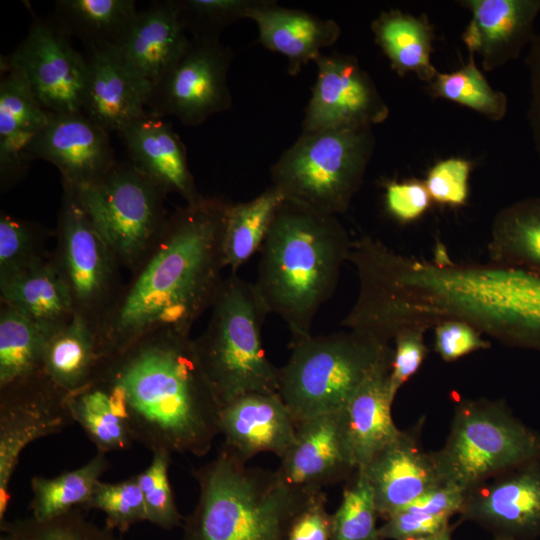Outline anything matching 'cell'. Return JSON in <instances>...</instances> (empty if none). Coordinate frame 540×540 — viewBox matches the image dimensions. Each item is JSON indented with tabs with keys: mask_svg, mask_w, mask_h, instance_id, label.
I'll return each instance as SVG.
<instances>
[{
	"mask_svg": "<svg viewBox=\"0 0 540 540\" xmlns=\"http://www.w3.org/2000/svg\"><path fill=\"white\" fill-rule=\"evenodd\" d=\"M228 205L219 197L201 196L168 215L155 246L124 283L97 329L100 360L151 333L190 335L224 279Z\"/></svg>",
	"mask_w": 540,
	"mask_h": 540,
	"instance_id": "cell-1",
	"label": "cell"
},
{
	"mask_svg": "<svg viewBox=\"0 0 540 540\" xmlns=\"http://www.w3.org/2000/svg\"><path fill=\"white\" fill-rule=\"evenodd\" d=\"M94 379L108 391L133 441L152 453L201 457L220 434L221 404L190 335L148 334L101 359Z\"/></svg>",
	"mask_w": 540,
	"mask_h": 540,
	"instance_id": "cell-2",
	"label": "cell"
},
{
	"mask_svg": "<svg viewBox=\"0 0 540 540\" xmlns=\"http://www.w3.org/2000/svg\"><path fill=\"white\" fill-rule=\"evenodd\" d=\"M352 241L336 215L285 199L259 250L255 288L269 314L286 324L291 343L310 336L334 294Z\"/></svg>",
	"mask_w": 540,
	"mask_h": 540,
	"instance_id": "cell-3",
	"label": "cell"
},
{
	"mask_svg": "<svg viewBox=\"0 0 540 540\" xmlns=\"http://www.w3.org/2000/svg\"><path fill=\"white\" fill-rule=\"evenodd\" d=\"M193 476L199 498L184 520L181 540H284L313 495L292 490L275 471L247 467L224 446Z\"/></svg>",
	"mask_w": 540,
	"mask_h": 540,
	"instance_id": "cell-4",
	"label": "cell"
},
{
	"mask_svg": "<svg viewBox=\"0 0 540 540\" xmlns=\"http://www.w3.org/2000/svg\"><path fill=\"white\" fill-rule=\"evenodd\" d=\"M210 309L194 344L221 407L247 393H278L279 368L267 357L262 339L269 313L254 283L230 272Z\"/></svg>",
	"mask_w": 540,
	"mask_h": 540,
	"instance_id": "cell-5",
	"label": "cell"
},
{
	"mask_svg": "<svg viewBox=\"0 0 540 540\" xmlns=\"http://www.w3.org/2000/svg\"><path fill=\"white\" fill-rule=\"evenodd\" d=\"M392 350L388 342L354 329L310 335L291 343L279 368V395L296 422L344 410L357 389Z\"/></svg>",
	"mask_w": 540,
	"mask_h": 540,
	"instance_id": "cell-6",
	"label": "cell"
},
{
	"mask_svg": "<svg viewBox=\"0 0 540 540\" xmlns=\"http://www.w3.org/2000/svg\"><path fill=\"white\" fill-rule=\"evenodd\" d=\"M374 143L372 127L301 132L270 168L272 185L287 200L343 213L361 187Z\"/></svg>",
	"mask_w": 540,
	"mask_h": 540,
	"instance_id": "cell-7",
	"label": "cell"
},
{
	"mask_svg": "<svg viewBox=\"0 0 540 540\" xmlns=\"http://www.w3.org/2000/svg\"><path fill=\"white\" fill-rule=\"evenodd\" d=\"M444 485L465 493L540 458V436L501 401L465 400L454 412L444 446L433 452Z\"/></svg>",
	"mask_w": 540,
	"mask_h": 540,
	"instance_id": "cell-8",
	"label": "cell"
},
{
	"mask_svg": "<svg viewBox=\"0 0 540 540\" xmlns=\"http://www.w3.org/2000/svg\"><path fill=\"white\" fill-rule=\"evenodd\" d=\"M72 189L121 268L135 271L163 231L168 194L130 161H117L96 181Z\"/></svg>",
	"mask_w": 540,
	"mask_h": 540,
	"instance_id": "cell-9",
	"label": "cell"
},
{
	"mask_svg": "<svg viewBox=\"0 0 540 540\" xmlns=\"http://www.w3.org/2000/svg\"><path fill=\"white\" fill-rule=\"evenodd\" d=\"M62 188L51 260L69 291L75 315L97 332L124 285L121 266L74 190L66 184Z\"/></svg>",
	"mask_w": 540,
	"mask_h": 540,
	"instance_id": "cell-10",
	"label": "cell"
},
{
	"mask_svg": "<svg viewBox=\"0 0 540 540\" xmlns=\"http://www.w3.org/2000/svg\"><path fill=\"white\" fill-rule=\"evenodd\" d=\"M233 58L219 39H194L172 66L152 86L147 105L152 116L176 117L197 126L209 117L229 110L232 97L227 74Z\"/></svg>",
	"mask_w": 540,
	"mask_h": 540,
	"instance_id": "cell-11",
	"label": "cell"
},
{
	"mask_svg": "<svg viewBox=\"0 0 540 540\" xmlns=\"http://www.w3.org/2000/svg\"><path fill=\"white\" fill-rule=\"evenodd\" d=\"M68 396L44 371L0 388V525L7 521L10 484L22 451L74 423Z\"/></svg>",
	"mask_w": 540,
	"mask_h": 540,
	"instance_id": "cell-12",
	"label": "cell"
},
{
	"mask_svg": "<svg viewBox=\"0 0 540 540\" xmlns=\"http://www.w3.org/2000/svg\"><path fill=\"white\" fill-rule=\"evenodd\" d=\"M1 66L17 70L48 112L82 113L87 59L55 23L34 19L17 48L1 57Z\"/></svg>",
	"mask_w": 540,
	"mask_h": 540,
	"instance_id": "cell-13",
	"label": "cell"
},
{
	"mask_svg": "<svg viewBox=\"0 0 540 540\" xmlns=\"http://www.w3.org/2000/svg\"><path fill=\"white\" fill-rule=\"evenodd\" d=\"M302 132L372 127L389 109L369 75L350 55L320 54Z\"/></svg>",
	"mask_w": 540,
	"mask_h": 540,
	"instance_id": "cell-14",
	"label": "cell"
},
{
	"mask_svg": "<svg viewBox=\"0 0 540 540\" xmlns=\"http://www.w3.org/2000/svg\"><path fill=\"white\" fill-rule=\"evenodd\" d=\"M459 514L500 540L540 537V462L512 468L464 493Z\"/></svg>",
	"mask_w": 540,
	"mask_h": 540,
	"instance_id": "cell-15",
	"label": "cell"
},
{
	"mask_svg": "<svg viewBox=\"0 0 540 540\" xmlns=\"http://www.w3.org/2000/svg\"><path fill=\"white\" fill-rule=\"evenodd\" d=\"M275 471L289 488L303 494L323 491L357 470L345 410L297 423L293 443Z\"/></svg>",
	"mask_w": 540,
	"mask_h": 540,
	"instance_id": "cell-16",
	"label": "cell"
},
{
	"mask_svg": "<svg viewBox=\"0 0 540 540\" xmlns=\"http://www.w3.org/2000/svg\"><path fill=\"white\" fill-rule=\"evenodd\" d=\"M33 156L55 165L61 183L74 189L96 181L117 162L109 133L83 113L52 114Z\"/></svg>",
	"mask_w": 540,
	"mask_h": 540,
	"instance_id": "cell-17",
	"label": "cell"
},
{
	"mask_svg": "<svg viewBox=\"0 0 540 540\" xmlns=\"http://www.w3.org/2000/svg\"><path fill=\"white\" fill-rule=\"evenodd\" d=\"M375 505L384 520L428 491L444 485L433 452L420 446L415 432L400 433L365 467Z\"/></svg>",
	"mask_w": 540,
	"mask_h": 540,
	"instance_id": "cell-18",
	"label": "cell"
},
{
	"mask_svg": "<svg viewBox=\"0 0 540 540\" xmlns=\"http://www.w3.org/2000/svg\"><path fill=\"white\" fill-rule=\"evenodd\" d=\"M296 429L297 422L279 393H247L221 407L223 446L245 463L262 452L281 458Z\"/></svg>",
	"mask_w": 540,
	"mask_h": 540,
	"instance_id": "cell-19",
	"label": "cell"
},
{
	"mask_svg": "<svg viewBox=\"0 0 540 540\" xmlns=\"http://www.w3.org/2000/svg\"><path fill=\"white\" fill-rule=\"evenodd\" d=\"M82 113L108 133L145 116L152 86L113 47L90 50Z\"/></svg>",
	"mask_w": 540,
	"mask_h": 540,
	"instance_id": "cell-20",
	"label": "cell"
},
{
	"mask_svg": "<svg viewBox=\"0 0 540 540\" xmlns=\"http://www.w3.org/2000/svg\"><path fill=\"white\" fill-rule=\"evenodd\" d=\"M472 12L462 39L470 54H479L491 71L516 59L533 40L540 0H468Z\"/></svg>",
	"mask_w": 540,
	"mask_h": 540,
	"instance_id": "cell-21",
	"label": "cell"
},
{
	"mask_svg": "<svg viewBox=\"0 0 540 540\" xmlns=\"http://www.w3.org/2000/svg\"><path fill=\"white\" fill-rule=\"evenodd\" d=\"M5 71L0 82V191L17 185L34 161L33 148L52 113L39 103L24 77Z\"/></svg>",
	"mask_w": 540,
	"mask_h": 540,
	"instance_id": "cell-22",
	"label": "cell"
},
{
	"mask_svg": "<svg viewBox=\"0 0 540 540\" xmlns=\"http://www.w3.org/2000/svg\"><path fill=\"white\" fill-rule=\"evenodd\" d=\"M190 43L176 0L156 2L137 16L112 46L151 86L178 61Z\"/></svg>",
	"mask_w": 540,
	"mask_h": 540,
	"instance_id": "cell-23",
	"label": "cell"
},
{
	"mask_svg": "<svg viewBox=\"0 0 540 540\" xmlns=\"http://www.w3.org/2000/svg\"><path fill=\"white\" fill-rule=\"evenodd\" d=\"M130 162L167 194L176 193L186 203L197 201L186 149L171 125L147 113L119 133Z\"/></svg>",
	"mask_w": 540,
	"mask_h": 540,
	"instance_id": "cell-24",
	"label": "cell"
},
{
	"mask_svg": "<svg viewBox=\"0 0 540 540\" xmlns=\"http://www.w3.org/2000/svg\"><path fill=\"white\" fill-rule=\"evenodd\" d=\"M246 19L255 22L259 42L265 48L287 59L288 72L292 76L310 61H315L341 33L339 25L332 19L281 7L269 0H256Z\"/></svg>",
	"mask_w": 540,
	"mask_h": 540,
	"instance_id": "cell-25",
	"label": "cell"
},
{
	"mask_svg": "<svg viewBox=\"0 0 540 540\" xmlns=\"http://www.w3.org/2000/svg\"><path fill=\"white\" fill-rule=\"evenodd\" d=\"M392 350L357 389L345 410L357 469L363 468L400 433L392 418Z\"/></svg>",
	"mask_w": 540,
	"mask_h": 540,
	"instance_id": "cell-26",
	"label": "cell"
},
{
	"mask_svg": "<svg viewBox=\"0 0 540 540\" xmlns=\"http://www.w3.org/2000/svg\"><path fill=\"white\" fill-rule=\"evenodd\" d=\"M0 301L22 312L50 336L75 315L69 291L51 258L0 278Z\"/></svg>",
	"mask_w": 540,
	"mask_h": 540,
	"instance_id": "cell-27",
	"label": "cell"
},
{
	"mask_svg": "<svg viewBox=\"0 0 540 540\" xmlns=\"http://www.w3.org/2000/svg\"><path fill=\"white\" fill-rule=\"evenodd\" d=\"M99 363L97 332L77 315L49 337L42 360L46 375L69 394L92 382Z\"/></svg>",
	"mask_w": 540,
	"mask_h": 540,
	"instance_id": "cell-28",
	"label": "cell"
},
{
	"mask_svg": "<svg viewBox=\"0 0 540 540\" xmlns=\"http://www.w3.org/2000/svg\"><path fill=\"white\" fill-rule=\"evenodd\" d=\"M491 262L540 275V197L499 211L488 243Z\"/></svg>",
	"mask_w": 540,
	"mask_h": 540,
	"instance_id": "cell-29",
	"label": "cell"
},
{
	"mask_svg": "<svg viewBox=\"0 0 540 540\" xmlns=\"http://www.w3.org/2000/svg\"><path fill=\"white\" fill-rule=\"evenodd\" d=\"M139 11L133 0H58L56 26L90 50L114 46Z\"/></svg>",
	"mask_w": 540,
	"mask_h": 540,
	"instance_id": "cell-30",
	"label": "cell"
},
{
	"mask_svg": "<svg viewBox=\"0 0 540 540\" xmlns=\"http://www.w3.org/2000/svg\"><path fill=\"white\" fill-rule=\"evenodd\" d=\"M372 31L397 73L414 72L428 82L437 75L430 58L432 30L423 17L417 18L399 10L386 11L373 21Z\"/></svg>",
	"mask_w": 540,
	"mask_h": 540,
	"instance_id": "cell-31",
	"label": "cell"
},
{
	"mask_svg": "<svg viewBox=\"0 0 540 540\" xmlns=\"http://www.w3.org/2000/svg\"><path fill=\"white\" fill-rule=\"evenodd\" d=\"M284 200L283 194L271 185L249 201L229 203L224 223L223 259L231 273H237L259 252Z\"/></svg>",
	"mask_w": 540,
	"mask_h": 540,
	"instance_id": "cell-32",
	"label": "cell"
},
{
	"mask_svg": "<svg viewBox=\"0 0 540 540\" xmlns=\"http://www.w3.org/2000/svg\"><path fill=\"white\" fill-rule=\"evenodd\" d=\"M108 467L106 453L97 451L90 461L77 469L53 478L32 477L31 516L46 521L75 509L85 511L96 484Z\"/></svg>",
	"mask_w": 540,
	"mask_h": 540,
	"instance_id": "cell-33",
	"label": "cell"
},
{
	"mask_svg": "<svg viewBox=\"0 0 540 540\" xmlns=\"http://www.w3.org/2000/svg\"><path fill=\"white\" fill-rule=\"evenodd\" d=\"M49 337L29 317L0 301V388L43 371Z\"/></svg>",
	"mask_w": 540,
	"mask_h": 540,
	"instance_id": "cell-34",
	"label": "cell"
},
{
	"mask_svg": "<svg viewBox=\"0 0 540 540\" xmlns=\"http://www.w3.org/2000/svg\"><path fill=\"white\" fill-rule=\"evenodd\" d=\"M464 493L448 485L438 486L396 511L379 527L383 540H409L449 528V519L459 513Z\"/></svg>",
	"mask_w": 540,
	"mask_h": 540,
	"instance_id": "cell-35",
	"label": "cell"
},
{
	"mask_svg": "<svg viewBox=\"0 0 540 540\" xmlns=\"http://www.w3.org/2000/svg\"><path fill=\"white\" fill-rule=\"evenodd\" d=\"M68 403L74 422L84 430L97 451L126 450L133 438L125 421L118 416L104 385L94 379L82 389L70 393Z\"/></svg>",
	"mask_w": 540,
	"mask_h": 540,
	"instance_id": "cell-36",
	"label": "cell"
},
{
	"mask_svg": "<svg viewBox=\"0 0 540 540\" xmlns=\"http://www.w3.org/2000/svg\"><path fill=\"white\" fill-rule=\"evenodd\" d=\"M56 230L3 211L0 214V278L8 277L51 258L48 242Z\"/></svg>",
	"mask_w": 540,
	"mask_h": 540,
	"instance_id": "cell-37",
	"label": "cell"
},
{
	"mask_svg": "<svg viewBox=\"0 0 540 540\" xmlns=\"http://www.w3.org/2000/svg\"><path fill=\"white\" fill-rule=\"evenodd\" d=\"M431 91L444 98L471 108L492 120L502 119L507 110V99L488 84L477 68L471 54L466 65L452 73H437L431 81Z\"/></svg>",
	"mask_w": 540,
	"mask_h": 540,
	"instance_id": "cell-38",
	"label": "cell"
},
{
	"mask_svg": "<svg viewBox=\"0 0 540 540\" xmlns=\"http://www.w3.org/2000/svg\"><path fill=\"white\" fill-rule=\"evenodd\" d=\"M0 540H122L113 530L88 520L75 509L59 517L39 521L33 516L0 525Z\"/></svg>",
	"mask_w": 540,
	"mask_h": 540,
	"instance_id": "cell-39",
	"label": "cell"
},
{
	"mask_svg": "<svg viewBox=\"0 0 540 540\" xmlns=\"http://www.w3.org/2000/svg\"><path fill=\"white\" fill-rule=\"evenodd\" d=\"M356 471L355 480L344 489L341 502L332 514L330 540H383L377 526L379 514L372 489L363 472Z\"/></svg>",
	"mask_w": 540,
	"mask_h": 540,
	"instance_id": "cell-40",
	"label": "cell"
},
{
	"mask_svg": "<svg viewBox=\"0 0 540 540\" xmlns=\"http://www.w3.org/2000/svg\"><path fill=\"white\" fill-rule=\"evenodd\" d=\"M105 514V526L120 533L136 523L147 521L143 493L136 475L117 483L99 481L85 507Z\"/></svg>",
	"mask_w": 540,
	"mask_h": 540,
	"instance_id": "cell-41",
	"label": "cell"
},
{
	"mask_svg": "<svg viewBox=\"0 0 540 540\" xmlns=\"http://www.w3.org/2000/svg\"><path fill=\"white\" fill-rule=\"evenodd\" d=\"M152 454L150 465L136 475L144 497L147 521L163 530H172L183 526L185 520L176 506L168 477L172 454L164 450Z\"/></svg>",
	"mask_w": 540,
	"mask_h": 540,
	"instance_id": "cell-42",
	"label": "cell"
},
{
	"mask_svg": "<svg viewBox=\"0 0 540 540\" xmlns=\"http://www.w3.org/2000/svg\"><path fill=\"white\" fill-rule=\"evenodd\" d=\"M191 38L219 39L221 31L246 18L256 0H176Z\"/></svg>",
	"mask_w": 540,
	"mask_h": 540,
	"instance_id": "cell-43",
	"label": "cell"
},
{
	"mask_svg": "<svg viewBox=\"0 0 540 540\" xmlns=\"http://www.w3.org/2000/svg\"><path fill=\"white\" fill-rule=\"evenodd\" d=\"M471 163L462 158H449L436 163L424 182L434 201L444 205H463L468 196Z\"/></svg>",
	"mask_w": 540,
	"mask_h": 540,
	"instance_id": "cell-44",
	"label": "cell"
},
{
	"mask_svg": "<svg viewBox=\"0 0 540 540\" xmlns=\"http://www.w3.org/2000/svg\"><path fill=\"white\" fill-rule=\"evenodd\" d=\"M425 332L421 328H407L400 331L393 339L390 381L395 396L418 371L426 357L428 349L424 341Z\"/></svg>",
	"mask_w": 540,
	"mask_h": 540,
	"instance_id": "cell-45",
	"label": "cell"
},
{
	"mask_svg": "<svg viewBox=\"0 0 540 540\" xmlns=\"http://www.w3.org/2000/svg\"><path fill=\"white\" fill-rule=\"evenodd\" d=\"M333 515L324 491L311 495L292 519L284 540H330Z\"/></svg>",
	"mask_w": 540,
	"mask_h": 540,
	"instance_id": "cell-46",
	"label": "cell"
},
{
	"mask_svg": "<svg viewBox=\"0 0 540 540\" xmlns=\"http://www.w3.org/2000/svg\"><path fill=\"white\" fill-rule=\"evenodd\" d=\"M434 333L435 349L447 362L491 346L479 331L459 320H448L438 324L434 327Z\"/></svg>",
	"mask_w": 540,
	"mask_h": 540,
	"instance_id": "cell-47",
	"label": "cell"
},
{
	"mask_svg": "<svg viewBox=\"0 0 540 540\" xmlns=\"http://www.w3.org/2000/svg\"><path fill=\"white\" fill-rule=\"evenodd\" d=\"M431 197L423 182L391 181L386 185L385 204L388 212L401 222L419 218L429 207Z\"/></svg>",
	"mask_w": 540,
	"mask_h": 540,
	"instance_id": "cell-48",
	"label": "cell"
},
{
	"mask_svg": "<svg viewBox=\"0 0 540 540\" xmlns=\"http://www.w3.org/2000/svg\"><path fill=\"white\" fill-rule=\"evenodd\" d=\"M526 65L529 76V105L527 119L535 150L540 158V33L529 45Z\"/></svg>",
	"mask_w": 540,
	"mask_h": 540,
	"instance_id": "cell-49",
	"label": "cell"
},
{
	"mask_svg": "<svg viewBox=\"0 0 540 540\" xmlns=\"http://www.w3.org/2000/svg\"><path fill=\"white\" fill-rule=\"evenodd\" d=\"M534 322L531 331V347L540 348V283L537 290Z\"/></svg>",
	"mask_w": 540,
	"mask_h": 540,
	"instance_id": "cell-50",
	"label": "cell"
},
{
	"mask_svg": "<svg viewBox=\"0 0 540 540\" xmlns=\"http://www.w3.org/2000/svg\"><path fill=\"white\" fill-rule=\"evenodd\" d=\"M451 533H452V528L449 527V528L445 529L444 531H441V532L436 533V534L423 536V537H418V538L409 539V540H452L451 539Z\"/></svg>",
	"mask_w": 540,
	"mask_h": 540,
	"instance_id": "cell-51",
	"label": "cell"
},
{
	"mask_svg": "<svg viewBox=\"0 0 540 540\" xmlns=\"http://www.w3.org/2000/svg\"><path fill=\"white\" fill-rule=\"evenodd\" d=\"M492 540H500V539H495V538H493Z\"/></svg>",
	"mask_w": 540,
	"mask_h": 540,
	"instance_id": "cell-52",
	"label": "cell"
}]
</instances>
